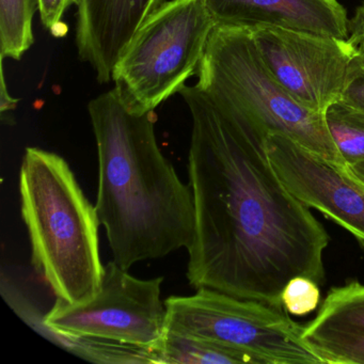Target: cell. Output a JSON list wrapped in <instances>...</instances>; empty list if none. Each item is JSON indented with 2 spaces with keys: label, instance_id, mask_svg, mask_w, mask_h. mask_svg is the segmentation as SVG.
Wrapping results in <instances>:
<instances>
[{
  "label": "cell",
  "instance_id": "obj_5",
  "mask_svg": "<svg viewBox=\"0 0 364 364\" xmlns=\"http://www.w3.org/2000/svg\"><path fill=\"white\" fill-rule=\"evenodd\" d=\"M215 28L203 0H170L151 14L114 67V90L132 112H155L198 75Z\"/></svg>",
  "mask_w": 364,
  "mask_h": 364
},
{
  "label": "cell",
  "instance_id": "obj_9",
  "mask_svg": "<svg viewBox=\"0 0 364 364\" xmlns=\"http://www.w3.org/2000/svg\"><path fill=\"white\" fill-rule=\"evenodd\" d=\"M268 156L287 188L364 246V184L347 166L306 150L287 136L266 137Z\"/></svg>",
  "mask_w": 364,
  "mask_h": 364
},
{
  "label": "cell",
  "instance_id": "obj_3",
  "mask_svg": "<svg viewBox=\"0 0 364 364\" xmlns=\"http://www.w3.org/2000/svg\"><path fill=\"white\" fill-rule=\"evenodd\" d=\"M21 215L31 240V263L58 299L90 301L101 291L99 215L69 164L29 146L20 170Z\"/></svg>",
  "mask_w": 364,
  "mask_h": 364
},
{
  "label": "cell",
  "instance_id": "obj_8",
  "mask_svg": "<svg viewBox=\"0 0 364 364\" xmlns=\"http://www.w3.org/2000/svg\"><path fill=\"white\" fill-rule=\"evenodd\" d=\"M250 31L274 80L312 112L325 114L364 72V53L348 39L281 28Z\"/></svg>",
  "mask_w": 364,
  "mask_h": 364
},
{
  "label": "cell",
  "instance_id": "obj_21",
  "mask_svg": "<svg viewBox=\"0 0 364 364\" xmlns=\"http://www.w3.org/2000/svg\"><path fill=\"white\" fill-rule=\"evenodd\" d=\"M4 57H1V91H0V95H1V100H0V112L1 114H5L7 112H12L16 109L18 106V100L14 99L10 97L8 93L7 86H6L5 73H4Z\"/></svg>",
  "mask_w": 364,
  "mask_h": 364
},
{
  "label": "cell",
  "instance_id": "obj_23",
  "mask_svg": "<svg viewBox=\"0 0 364 364\" xmlns=\"http://www.w3.org/2000/svg\"><path fill=\"white\" fill-rule=\"evenodd\" d=\"M363 3H364V1H363Z\"/></svg>",
  "mask_w": 364,
  "mask_h": 364
},
{
  "label": "cell",
  "instance_id": "obj_16",
  "mask_svg": "<svg viewBox=\"0 0 364 364\" xmlns=\"http://www.w3.org/2000/svg\"><path fill=\"white\" fill-rule=\"evenodd\" d=\"M325 120L345 165L364 163V112L341 101L328 108Z\"/></svg>",
  "mask_w": 364,
  "mask_h": 364
},
{
  "label": "cell",
  "instance_id": "obj_15",
  "mask_svg": "<svg viewBox=\"0 0 364 364\" xmlns=\"http://www.w3.org/2000/svg\"><path fill=\"white\" fill-rule=\"evenodd\" d=\"M38 0H0V53L4 58L20 60L31 48L33 20Z\"/></svg>",
  "mask_w": 364,
  "mask_h": 364
},
{
  "label": "cell",
  "instance_id": "obj_6",
  "mask_svg": "<svg viewBox=\"0 0 364 364\" xmlns=\"http://www.w3.org/2000/svg\"><path fill=\"white\" fill-rule=\"evenodd\" d=\"M165 302L167 331L251 353L265 364L323 363L283 306L208 287Z\"/></svg>",
  "mask_w": 364,
  "mask_h": 364
},
{
  "label": "cell",
  "instance_id": "obj_13",
  "mask_svg": "<svg viewBox=\"0 0 364 364\" xmlns=\"http://www.w3.org/2000/svg\"><path fill=\"white\" fill-rule=\"evenodd\" d=\"M1 293L8 304L36 331L65 350L95 363L105 364H157L156 353L153 348L123 344L114 341L90 336H72L48 327L44 315L16 287L1 283Z\"/></svg>",
  "mask_w": 364,
  "mask_h": 364
},
{
  "label": "cell",
  "instance_id": "obj_1",
  "mask_svg": "<svg viewBox=\"0 0 364 364\" xmlns=\"http://www.w3.org/2000/svg\"><path fill=\"white\" fill-rule=\"evenodd\" d=\"M180 95L191 114L189 186L195 231L187 248L193 289L283 306L296 277L325 283L330 237L274 170L266 136L225 112L199 87Z\"/></svg>",
  "mask_w": 364,
  "mask_h": 364
},
{
  "label": "cell",
  "instance_id": "obj_17",
  "mask_svg": "<svg viewBox=\"0 0 364 364\" xmlns=\"http://www.w3.org/2000/svg\"><path fill=\"white\" fill-rule=\"evenodd\" d=\"M281 300L289 314L304 316L313 312L321 301L319 284L306 277H296L285 285Z\"/></svg>",
  "mask_w": 364,
  "mask_h": 364
},
{
  "label": "cell",
  "instance_id": "obj_2",
  "mask_svg": "<svg viewBox=\"0 0 364 364\" xmlns=\"http://www.w3.org/2000/svg\"><path fill=\"white\" fill-rule=\"evenodd\" d=\"M88 112L99 161L95 208L114 261L129 270L188 248L193 191L157 144L155 112H132L114 89L92 100Z\"/></svg>",
  "mask_w": 364,
  "mask_h": 364
},
{
  "label": "cell",
  "instance_id": "obj_18",
  "mask_svg": "<svg viewBox=\"0 0 364 364\" xmlns=\"http://www.w3.org/2000/svg\"><path fill=\"white\" fill-rule=\"evenodd\" d=\"M38 3L44 28L55 37H63L68 31L67 25L63 23V14L72 6H78L80 0H38Z\"/></svg>",
  "mask_w": 364,
  "mask_h": 364
},
{
  "label": "cell",
  "instance_id": "obj_20",
  "mask_svg": "<svg viewBox=\"0 0 364 364\" xmlns=\"http://www.w3.org/2000/svg\"><path fill=\"white\" fill-rule=\"evenodd\" d=\"M342 102L364 112V72L350 85Z\"/></svg>",
  "mask_w": 364,
  "mask_h": 364
},
{
  "label": "cell",
  "instance_id": "obj_22",
  "mask_svg": "<svg viewBox=\"0 0 364 364\" xmlns=\"http://www.w3.org/2000/svg\"><path fill=\"white\" fill-rule=\"evenodd\" d=\"M349 171L364 184V163L357 164V165L348 166Z\"/></svg>",
  "mask_w": 364,
  "mask_h": 364
},
{
  "label": "cell",
  "instance_id": "obj_11",
  "mask_svg": "<svg viewBox=\"0 0 364 364\" xmlns=\"http://www.w3.org/2000/svg\"><path fill=\"white\" fill-rule=\"evenodd\" d=\"M167 0H80L75 41L100 84L112 80L121 55L146 18Z\"/></svg>",
  "mask_w": 364,
  "mask_h": 364
},
{
  "label": "cell",
  "instance_id": "obj_19",
  "mask_svg": "<svg viewBox=\"0 0 364 364\" xmlns=\"http://www.w3.org/2000/svg\"><path fill=\"white\" fill-rule=\"evenodd\" d=\"M349 41L364 53V3L349 21Z\"/></svg>",
  "mask_w": 364,
  "mask_h": 364
},
{
  "label": "cell",
  "instance_id": "obj_7",
  "mask_svg": "<svg viewBox=\"0 0 364 364\" xmlns=\"http://www.w3.org/2000/svg\"><path fill=\"white\" fill-rule=\"evenodd\" d=\"M163 282V277L136 278L112 259L104 267L101 291L92 300L71 304L56 298L44 321L72 336L154 348L167 331Z\"/></svg>",
  "mask_w": 364,
  "mask_h": 364
},
{
  "label": "cell",
  "instance_id": "obj_12",
  "mask_svg": "<svg viewBox=\"0 0 364 364\" xmlns=\"http://www.w3.org/2000/svg\"><path fill=\"white\" fill-rule=\"evenodd\" d=\"M304 338L323 364H364V285L330 289Z\"/></svg>",
  "mask_w": 364,
  "mask_h": 364
},
{
  "label": "cell",
  "instance_id": "obj_4",
  "mask_svg": "<svg viewBox=\"0 0 364 364\" xmlns=\"http://www.w3.org/2000/svg\"><path fill=\"white\" fill-rule=\"evenodd\" d=\"M198 77L197 86L217 105L266 137L287 136L306 150L345 165L325 114L298 103L274 80L248 29L215 27Z\"/></svg>",
  "mask_w": 364,
  "mask_h": 364
},
{
  "label": "cell",
  "instance_id": "obj_10",
  "mask_svg": "<svg viewBox=\"0 0 364 364\" xmlns=\"http://www.w3.org/2000/svg\"><path fill=\"white\" fill-rule=\"evenodd\" d=\"M215 27L281 28L348 39L349 20L338 0H203Z\"/></svg>",
  "mask_w": 364,
  "mask_h": 364
},
{
  "label": "cell",
  "instance_id": "obj_14",
  "mask_svg": "<svg viewBox=\"0 0 364 364\" xmlns=\"http://www.w3.org/2000/svg\"><path fill=\"white\" fill-rule=\"evenodd\" d=\"M154 350L157 364H265L251 353L169 331Z\"/></svg>",
  "mask_w": 364,
  "mask_h": 364
}]
</instances>
